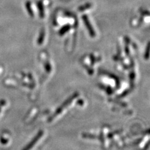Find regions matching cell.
I'll return each mask as SVG.
<instances>
[{"label": "cell", "instance_id": "1", "mask_svg": "<svg viewBox=\"0 0 150 150\" xmlns=\"http://www.w3.org/2000/svg\"><path fill=\"white\" fill-rule=\"evenodd\" d=\"M82 18H83V20L84 23V24H85L89 33H90L91 36H92V37L95 36V33L93 30V27L91 25L90 21H89L88 18L87 17V16L86 15H83Z\"/></svg>", "mask_w": 150, "mask_h": 150}, {"label": "cell", "instance_id": "2", "mask_svg": "<svg viewBox=\"0 0 150 150\" xmlns=\"http://www.w3.org/2000/svg\"><path fill=\"white\" fill-rule=\"evenodd\" d=\"M77 96H78V94H74V95H73V96L71 98H69V99H68V100L67 101L64 102V103H63V106H61L60 108H59L57 110V111H56V112H55V113L54 114V115L52 116V118H54V117L55 116H56V115H57L58 114H59L60 112H62V110L64 108V107H66V106H67V105L69 104V103L70 102H71V101H72V100H73L74 98H76Z\"/></svg>", "mask_w": 150, "mask_h": 150}, {"label": "cell", "instance_id": "3", "mask_svg": "<svg viewBox=\"0 0 150 150\" xmlns=\"http://www.w3.org/2000/svg\"><path fill=\"white\" fill-rule=\"evenodd\" d=\"M43 131H40V132H39L38 133V134L36 136V137L34 138V139H33V140L31 141V142L29 144H28V146H27L26 148H25V149H28L31 148L33 146H34L35 144L38 142V139L42 137V135H43Z\"/></svg>", "mask_w": 150, "mask_h": 150}, {"label": "cell", "instance_id": "4", "mask_svg": "<svg viewBox=\"0 0 150 150\" xmlns=\"http://www.w3.org/2000/svg\"><path fill=\"white\" fill-rule=\"evenodd\" d=\"M38 10L40 13V16L41 18H43L44 16V8H43V3L41 1H39L38 3Z\"/></svg>", "mask_w": 150, "mask_h": 150}, {"label": "cell", "instance_id": "5", "mask_svg": "<svg viewBox=\"0 0 150 150\" xmlns=\"http://www.w3.org/2000/svg\"><path fill=\"white\" fill-rule=\"evenodd\" d=\"M26 9L27 11L28 12V13L30 14V15L33 17V10H32V8H31V3L28 1L26 3Z\"/></svg>", "mask_w": 150, "mask_h": 150}, {"label": "cell", "instance_id": "6", "mask_svg": "<svg viewBox=\"0 0 150 150\" xmlns=\"http://www.w3.org/2000/svg\"><path fill=\"white\" fill-rule=\"evenodd\" d=\"M91 7V3H86L85 4H84V5L81 6L78 8V10L80 11H83L84 10H86L87 9L90 8Z\"/></svg>", "mask_w": 150, "mask_h": 150}, {"label": "cell", "instance_id": "7", "mask_svg": "<svg viewBox=\"0 0 150 150\" xmlns=\"http://www.w3.org/2000/svg\"><path fill=\"white\" fill-rule=\"evenodd\" d=\"M69 26H68V25H67V26H64L62 30H60V31H59V34L60 35H63L64 33H65L66 32H67L69 29Z\"/></svg>", "mask_w": 150, "mask_h": 150}, {"label": "cell", "instance_id": "8", "mask_svg": "<svg viewBox=\"0 0 150 150\" xmlns=\"http://www.w3.org/2000/svg\"><path fill=\"white\" fill-rule=\"evenodd\" d=\"M43 36H44V33H43V32H42V33L41 34V36L40 37V38L38 40V43L39 44H41L42 43V41H43Z\"/></svg>", "mask_w": 150, "mask_h": 150}]
</instances>
